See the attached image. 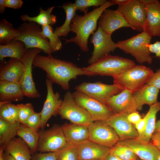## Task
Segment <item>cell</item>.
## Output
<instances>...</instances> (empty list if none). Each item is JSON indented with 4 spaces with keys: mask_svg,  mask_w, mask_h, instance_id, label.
I'll list each match as a JSON object with an SVG mask.
<instances>
[{
    "mask_svg": "<svg viewBox=\"0 0 160 160\" xmlns=\"http://www.w3.org/2000/svg\"><path fill=\"white\" fill-rule=\"evenodd\" d=\"M33 65V68H39L44 71L47 78L53 83L60 85L64 90L69 89L70 81L76 79L78 76H92L82 67H79L69 61L55 58L51 54L47 56L37 55Z\"/></svg>",
    "mask_w": 160,
    "mask_h": 160,
    "instance_id": "1",
    "label": "cell"
},
{
    "mask_svg": "<svg viewBox=\"0 0 160 160\" xmlns=\"http://www.w3.org/2000/svg\"><path fill=\"white\" fill-rule=\"evenodd\" d=\"M115 5L111 0L108 1L104 5L84 14V15H76L70 25L71 31L76 36L69 39L62 38L65 44L73 42L84 52L89 51L88 40L89 37L96 31L97 23L101 14L106 9Z\"/></svg>",
    "mask_w": 160,
    "mask_h": 160,
    "instance_id": "2",
    "label": "cell"
},
{
    "mask_svg": "<svg viewBox=\"0 0 160 160\" xmlns=\"http://www.w3.org/2000/svg\"><path fill=\"white\" fill-rule=\"evenodd\" d=\"M135 65L132 60L108 54L88 66L82 68L92 76H108L113 78Z\"/></svg>",
    "mask_w": 160,
    "mask_h": 160,
    "instance_id": "3",
    "label": "cell"
},
{
    "mask_svg": "<svg viewBox=\"0 0 160 160\" xmlns=\"http://www.w3.org/2000/svg\"><path fill=\"white\" fill-rule=\"evenodd\" d=\"M153 73L149 67L136 65L113 77V84L133 93L147 83Z\"/></svg>",
    "mask_w": 160,
    "mask_h": 160,
    "instance_id": "4",
    "label": "cell"
},
{
    "mask_svg": "<svg viewBox=\"0 0 160 160\" xmlns=\"http://www.w3.org/2000/svg\"><path fill=\"white\" fill-rule=\"evenodd\" d=\"M151 38L143 31L129 39L118 41L116 46L125 53L131 55L140 63L151 64L153 58L147 45L151 43Z\"/></svg>",
    "mask_w": 160,
    "mask_h": 160,
    "instance_id": "5",
    "label": "cell"
},
{
    "mask_svg": "<svg viewBox=\"0 0 160 160\" xmlns=\"http://www.w3.org/2000/svg\"><path fill=\"white\" fill-rule=\"evenodd\" d=\"M20 36L16 40L23 42L26 49L36 48L41 49L48 55L54 52L51 48L49 39L41 33V28L33 22L23 23L17 28Z\"/></svg>",
    "mask_w": 160,
    "mask_h": 160,
    "instance_id": "6",
    "label": "cell"
},
{
    "mask_svg": "<svg viewBox=\"0 0 160 160\" xmlns=\"http://www.w3.org/2000/svg\"><path fill=\"white\" fill-rule=\"evenodd\" d=\"M61 118L73 124L88 126L94 121L88 112L75 101L72 93L66 92L57 112Z\"/></svg>",
    "mask_w": 160,
    "mask_h": 160,
    "instance_id": "7",
    "label": "cell"
},
{
    "mask_svg": "<svg viewBox=\"0 0 160 160\" xmlns=\"http://www.w3.org/2000/svg\"><path fill=\"white\" fill-rule=\"evenodd\" d=\"M117 10L130 28L140 32L143 31L147 12L146 6L140 0H129L126 4L118 6Z\"/></svg>",
    "mask_w": 160,
    "mask_h": 160,
    "instance_id": "8",
    "label": "cell"
},
{
    "mask_svg": "<svg viewBox=\"0 0 160 160\" xmlns=\"http://www.w3.org/2000/svg\"><path fill=\"white\" fill-rule=\"evenodd\" d=\"M39 134L37 151L40 152H58L68 144L61 126L55 125Z\"/></svg>",
    "mask_w": 160,
    "mask_h": 160,
    "instance_id": "9",
    "label": "cell"
},
{
    "mask_svg": "<svg viewBox=\"0 0 160 160\" xmlns=\"http://www.w3.org/2000/svg\"><path fill=\"white\" fill-rule=\"evenodd\" d=\"M72 95L75 102L88 112L94 121H105L114 114L104 103L83 93L76 91Z\"/></svg>",
    "mask_w": 160,
    "mask_h": 160,
    "instance_id": "10",
    "label": "cell"
},
{
    "mask_svg": "<svg viewBox=\"0 0 160 160\" xmlns=\"http://www.w3.org/2000/svg\"><path fill=\"white\" fill-rule=\"evenodd\" d=\"M89 140L111 148L119 140L114 130L104 120L94 121L88 126Z\"/></svg>",
    "mask_w": 160,
    "mask_h": 160,
    "instance_id": "11",
    "label": "cell"
},
{
    "mask_svg": "<svg viewBox=\"0 0 160 160\" xmlns=\"http://www.w3.org/2000/svg\"><path fill=\"white\" fill-rule=\"evenodd\" d=\"M42 51L41 49L36 48L28 49L21 61L24 65V71L20 83L25 96L29 98H37L41 97L36 88L32 71L33 59Z\"/></svg>",
    "mask_w": 160,
    "mask_h": 160,
    "instance_id": "12",
    "label": "cell"
},
{
    "mask_svg": "<svg viewBox=\"0 0 160 160\" xmlns=\"http://www.w3.org/2000/svg\"><path fill=\"white\" fill-rule=\"evenodd\" d=\"M75 89L76 91L103 103L123 90L113 84H108L100 81H84L76 86Z\"/></svg>",
    "mask_w": 160,
    "mask_h": 160,
    "instance_id": "13",
    "label": "cell"
},
{
    "mask_svg": "<svg viewBox=\"0 0 160 160\" xmlns=\"http://www.w3.org/2000/svg\"><path fill=\"white\" fill-rule=\"evenodd\" d=\"M111 36L105 33L98 25L90 39L94 48L92 56L88 60L89 64H91L105 55L109 54L117 48L116 44L112 40Z\"/></svg>",
    "mask_w": 160,
    "mask_h": 160,
    "instance_id": "14",
    "label": "cell"
},
{
    "mask_svg": "<svg viewBox=\"0 0 160 160\" xmlns=\"http://www.w3.org/2000/svg\"><path fill=\"white\" fill-rule=\"evenodd\" d=\"M47 90V95L42 110L40 127L43 129L48 120L52 116H56L63 100L58 92L54 93L52 88L53 83L47 78L46 80Z\"/></svg>",
    "mask_w": 160,
    "mask_h": 160,
    "instance_id": "15",
    "label": "cell"
},
{
    "mask_svg": "<svg viewBox=\"0 0 160 160\" xmlns=\"http://www.w3.org/2000/svg\"><path fill=\"white\" fill-rule=\"evenodd\" d=\"M114 114L129 113L137 111L133 93L123 90L104 102Z\"/></svg>",
    "mask_w": 160,
    "mask_h": 160,
    "instance_id": "16",
    "label": "cell"
},
{
    "mask_svg": "<svg viewBox=\"0 0 160 160\" xmlns=\"http://www.w3.org/2000/svg\"><path fill=\"white\" fill-rule=\"evenodd\" d=\"M128 114H114L105 121L115 131L119 141L137 138L138 137L134 125L127 119Z\"/></svg>",
    "mask_w": 160,
    "mask_h": 160,
    "instance_id": "17",
    "label": "cell"
},
{
    "mask_svg": "<svg viewBox=\"0 0 160 160\" xmlns=\"http://www.w3.org/2000/svg\"><path fill=\"white\" fill-rule=\"evenodd\" d=\"M117 143L129 147L142 160H156L160 154L152 143L143 142L137 138L119 141Z\"/></svg>",
    "mask_w": 160,
    "mask_h": 160,
    "instance_id": "18",
    "label": "cell"
},
{
    "mask_svg": "<svg viewBox=\"0 0 160 160\" xmlns=\"http://www.w3.org/2000/svg\"><path fill=\"white\" fill-rule=\"evenodd\" d=\"M99 25L106 33L111 35L122 28H130L121 14L116 9H105L99 19Z\"/></svg>",
    "mask_w": 160,
    "mask_h": 160,
    "instance_id": "19",
    "label": "cell"
},
{
    "mask_svg": "<svg viewBox=\"0 0 160 160\" xmlns=\"http://www.w3.org/2000/svg\"><path fill=\"white\" fill-rule=\"evenodd\" d=\"M61 127L68 143L78 146L89 140V132L87 126L65 123Z\"/></svg>",
    "mask_w": 160,
    "mask_h": 160,
    "instance_id": "20",
    "label": "cell"
},
{
    "mask_svg": "<svg viewBox=\"0 0 160 160\" xmlns=\"http://www.w3.org/2000/svg\"><path fill=\"white\" fill-rule=\"evenodd\" d=\"M79 160L104 159L110 153V148L87 140L78 146Z\"/></svg>",
    "mask_w": 160,
    "mask_h": 160,
    "instance_id": "21",
    "label": "cell"
},
{
    "mask_svg": "<svg viewBox=\"0 0 160 160\" xmlns=\"http://www.w3.org/2000/svg\"><path fill=\"white\" fill-rule=\"evenodd\" d=\"M147 19L143 31L150 36L160 37V1L146 6Z\"/></svg>",
    "mask_w": 160,
    "mask_h": 160,
    "instance_id": "22",
    "label": "cell"
},
{
    "mask_svg": "<svg viewBox=\"0 0 160 160\" xmlns=\"http://www.w3.org/2000/svg\"><path fill=\"white\" fill-rule=\"evenodd\" d=\"M24 71V65L21 60L11 58L1 69L0 81L20 83Z\"/></svg>",
    "mask_w": 160,
    "mask_h": 160,
    "instance_id": "23",
    "label": "cell"
},
{
    "mask_svg": "<svg viewBox=\"0 0 160 160\" xmlns=\"http://www.w3.org/2000/svg\"><path fill=\"white\" fill-rule=\"evenodd\" d=\"M159 90L147 84L133 93V97L137 106V111L142 109L145 104L150 106L156 103Z\"/></svg>",
    "mask_w": 160,
    "mask_h": 160,
    "instance_id": "24",
    "label": "cell"
},
{
    "mask_svg": "<svg viewBox=\"0 0 160 160\" xmlns=\"http://www.w3.org/2000/svg\"><path fill=\"white\" fill-rule=\"evenodd\" d=\"M4 151L16 160H31L32 154L27 144L22 138L15 137L5 146Z\"/></svg>",
    "mask_w": 160,
    "mask_h": 160,
    "instance_id": "25",
    "label": "cell"
},
{
    "mask_svg": "<svg viewBox=\"0 0 160 160\" xmlns=\"http://www.w3.org/2000/svg\"><path fill=\"white\" fill-rule=\"evenodd\" d=\"M24 96L20 83L0 81V102L21 101Z\"/></svg>",
    "mask_w": 160,
    "mask_h": 160,
    "instance_id": "26",
    "label": "cell"
},
{
    "mask_svg": "<svg viewBox=\"0 0 160 160\" xmlns=\"http://www.w3.org/2000/svg\"><path fill=\"white\" fill-rule=\"evenodd\" d=\"M27 50L24 43L20 40H14L7 44H0V61L7 57L22 61Z\"/></svg>",
    "mask_w": 160,
    "mask_h": 160,
    "instance_id": "27",
    "label": "cell"
},
{
    "mask_svg": "<svg viewBox=\"0 0 160 160\" xmlns=\"http://www.w3.org/2000/svg\"><path fill=\"white\" fill-rule=\"evenodd\" d=\"M160 111V101L150 106L147 113L148 118L145 129L137 139L140 141L145 143L150 142L155 129L156 114Z\"/></svg>",
    "mask_w": 160,
    "mask_h": 160,
    "instance_id": "28",
    "label": "cell"
},
{
    "mask_svg": "<svg viewBox=\"0 0 160 160\" xmlns=\"http://www.w3.org/2000/svg\"><path fill=\"white\" fill-rule=\"evenodd\" d=\"M17 135L26 143L32 155L37 152L39 138V132L20 123L17 131Z\"/></svg>",
    "mask_w": 160,
    "mask_h": 160,
    "instance_id": "29",
    "label": "cell"
},
{
    "mask_svg": "<svg viewBox=\"0 0 160 160\" xmlns=\"http://www.w3.org/2000/svg\"><path fill=\"white\" fill-rule=\"evenodd\" d=\"M20 124L19 121L11 122L0 118V148L6 145L17 135Z\"/></svg>",
    "mask_w": 160,
    "mask_h": 160,
    "instance_id": "30",
    "label": "cell"
},
{
    "mask_svg": "<svg viewBox=\"0 0 160 160\" xmlns=\"http://www.w3.org/2000/svg\"><path fill=\"white\" fill-rule=\"evenodd\" d=\"M54 8L52 6L46 10L40 8L39 13L37 16L31 17L27 15H23L20 17L23 21L36 23L41 26L52 25L57 22L56 16L51 14Z\"/></svg>",
    "mask_w": 160,
    "mask_h": 160,
    "instance_id": "31",
    "label": "cell"
},
{
    "mask_svg": "<svg viewBox=\"0 0 160 160\" xmlns=\"http://www.w3.org/2000/svg\"><path fill=\"white\" fill-rule=\"evenodd\" d=\"M60 7L65 13V19L64 23L56 27L54 32L59 37H66L71 31L70 25L73 18L76 15V10L74 3L71 2L64 3Z\"/></svg>",
    "mask_w": 160,
    "mask_h": 160,
    "instance_id": "32",
    "label": "cell"
},
{
    "mask_svg": "<svg viewBox=\"0 0 160 160\" xmlns=\"http://www.w3.org/2000/svg\"><path fill=\"white\" fill-rule=\"evenodd\" d=\"M20 35L17 29H15L11 23L4 18L0 21V44H7L12 41L16 40Z\"/></svg>",
    "mask_w": 160,
    "mask_h": 160,
    "instance_id": "33",
    "label": "cell"
},
{
    "mask_svg": "<svg viewBox=\"0 0 160 160\" xmlns=\"http://www.w3.org/2000/svg\"><path fill=\"white\" fill-rule=\"evenodd\" d=\"M41 28L40 33L49 39L50 46L53 51L55 52L60 50L62 47V43L60 37L54 32L52 26H41Z\"/></svg>",
    "mask_w": 160,
    "mask_h": 160,
    "instance_id": "34",
    "label": "cell"
},
{
    "mask_svg": "<svg viewBox=\"0 0 160 160\" xmlns=\"http://www.w3.org/2000/svg\"><path fill=\"white\" fill-rule=\"evenodd\" d=\"M110 153L124 160H138L137 156L130 148L118 143L110 148Z\"/></svg>",
    "mask_w": 160,
    "mask_h": 160,
    "instance_id": "35",
    "label": "cell"
},
{
    "mask_svg": "<svg viewBox=\"0 0 160 160\" xmlns=\"http://www.w3.org/2000/svg\"><path fill=\"white\" fill-rule=\"evenodd\" d=\"M58 152L56 160H79V150L77 146L68 144Z\"/></svg>",
    "mask_w": 160,
    "mask_h": 160,
    "instance_id": "36",
    "label": "cell"
},
{
    "mask_svg": "<svg viewBox=\"0 0 160 160\" xmlns=\"http://www.w3.org/2000/svg\"><path fill=\"white\" fill-rule=\"evenodd\" d=\"M107 1L106 0H76L74 4L76 10L86 14L87 12L89 7H98L105 4Z\"/></svg>",
    "mask_w": 160,
    "mask_h": 160,
    "instance_id": "37",
    "label": "cell"
},
{
    "mask_svg": "<svg viewBox=\"0 0 160 160\" xmlns=\"http://www.w3.org/2000/svg\"><path fill=\"white\" fill-rule=\"evenodd\" d=\"M19 108V121L24 124L27 119L35 112L31 103L17 104Z\"/></svg>",
    "mask_w": 160,
    "mask_h": 160,
    "instance_id": "38",
    "label": "cell"
},
{
    "mask_svg": "<svg viewBox=\"0 0 160 160\" xmlns=\"http://www.w3.org/2000/svg\"><path fill=\"white\" fill-rule=\"evenodd\" d=\"M41 114L40 112H34L23 124L36 131L38 132L40 127Z\"/></svg>",
    "mask_w": 160,
    "mask_h": 160,
    "instance_id": "39",
    "label": "cell"
},
{
    "mask_svg": "<svg viewBox=\"0 0 160 160\" xmlns=\"http://www.w3.org/2000/svg\"><path fill=\"white\" fill-rule=\"evenodd\" d=\"M58 152L37 153L32 155L31 160H56Z\"/></svg>",
    "mask_w": 160,
    "mask_h": 160,
    "instance_id": "40",
    "label": "cell"
},
{
    "mask_svg": "<svg viewBox=\"0 0 160 160\" xmlns=\"http://www.w3.org/2000/svg\"><path fill=\"white\" fill-rule=\"evenodd\" d=\"M7 103L0 102V118L9 122H15L9 112Z\"/></svg>",
    "mask_w": 160,
    "mask_h": 160,
    "instance_id": "41",
    "label": "cell"
},
{
    "mask_svg": "<svg viewBox=\"0 0 160 160\" xmlns=\"http://www.w3.org/2000/svg\"><path fill=\"white\" fill-rule=\"evenodd\" d=\"M6 104L9 112L15 121H19V108L17 105H15L11 103H7Z\"/></svg>",
    "mask_w": 160,
    "mask_h": 160,
    "instance_id": "42",
    "label": "cell"
},
{
    "mask_svg": "<svg viewBox=\"0 0 160 160\" xmlns=\"http://www.w3.org/2000/svg\"><path fill=\"white\" fill-rule=\"evenodd\" d=\"M146 84L153 85L160 89V68L154 72L149 81Z\"/></svg>",
    "mask_w": 160,
    "mask_h": 160,
    "instance_id": "43",
    "label": "cell"
},
{
    "mask_svg": "<svg viewBox=\"0 0 160 160\" xmlns=\"http://www.w3.org/2000/svg\"><path fill=\"white\" fill-rule=\"evenodd\" d=\"M147 118L148 113H147L143 118H142L137 123L134 125L138 133V136L142 134L145 129Z\"/></svg>",
    "mask_w": 160,
    "mask_h": 160,
    "instance_id": "44",
    "label": "cell"
},
{
    "mask_svg": "<svg viewBox=\"0 0 160 160\" xmlns=\"http://www.w3.org/2000/svg\"><path fill=\"white\" fill-rule=\"evenodd\" d=\"M147 46L151 53L154 54L156 57L160 58V41L150 43Z\"/></svg>",
    "mask_w": 160,
    "mask_h": 160,
    "instance_id": "45",
    "label": "cell"
},
{
    "mask_svg": "<svg viewBox=\"0 0 160 160\" xmlns=\"http://www.w3.org/2000/svg\"><path fill=\"white\" fill-rule=\"evenodd\" d=\"M23 2L21 0H5L6 7L14 9H19L21 8Z\"/></svg>",
    "mask_w": 160,
    "mask_h": 160,
    "instance_id": "46",
    "label": "cell"
},
{
    "mask_svg": "<svg viewBox=\"0 0 160 160\" xmlns=\"http://www.w3.org/2000/svg\"><path fill=\"white\" fill-rule=\"evenodd\" d=\"M141 118V115L137 111L129 113L127 115V119L128 121L134 125L137 123Z\"/></svg>",
    "mask_w": 160,
    "mask_h": 160,
    "instance_id": "47",
    "label": "cell"
},
{
    "mask_svg": "<svg viewBox=\"0 0 160 160\" xmlns=\"http://www.w3.org/2000/svg\"><path fill=\"white\" fill-rule=\"evenodd\" d=\"M151 140L152 143L160 152V132L153 133L151 136Z\"/></svg>",
    "mask_w": 160,
    "mask_h": 160,
    "instance_id": "48",
    "label": "cell"
},
{
    "mask_svg": "<svg viewBox=\"0 0 160 160\" xmlns=\"http://www.w3.org/2000/svg\"><path fill=\"white\" fill-rule=\"evenodd\" d=\"M104 159V160H124L110 153L105 157Z\"/></svg>",
    "mask_w": 160,
    "mask_h": 160,
    "instance_id": "49",
    "label": "cell"
},
{
    "mask_svg": "<svg viewBox=\"0 0 160 160\" xmlns=\"http://www.w3.org/2000/svg\"><path fill=\"white\" fill-rule=\"evenodd\" d=\"M111 1L115 4H117L119 6L126 4L129 0H112Z\"/></svg>",
    "mask_w": 160,
    "mask_h": 160,
    "instance_id": "50",
    "label": "cell"
},
{
    "mask_svg": "<svg viewBox=\"0 0 160 160\" xmlns=\"http://www.w3.org/2000/svg\"><path fill=\"white\" fill-rule=\"evenodd\" d=\"M2 156L3 160H16L12 156L4 151L2 153Z\"/></svg>",
    "mask_w": 160,
    "mask_h": 160,
    "instance_id": "51",
    "label": "cell"
},
{
    "mask_svg": "<svg viewBox=\"0 0 160 160\" xmlns=\"http://www.w3.org/2000/svg\"><path fill=\"white\" fill-rule=\"evenodd\" d=\"M5 0H0V13L3 14L5 10Z\"/></svg>",
    "mask_w": 160,
    "mask_h": 160,
    "instance_id": "52",
    "label": "cell"
},
{
    "mask_svg": "<svg viewBox=\"0 0 160 160\" xmlns=\"http://www.w3.org/2000/svg\"><path fill=\"white\" fill-rule=\"evenodd\" d=\"M143 4L145 6L150 5L153 3L155 0H140Z\"/></svg>",
    "mask_w": 160,
    "mask_h": 160,
    "instance_id": "53",
    "label": "cell"
},
{
    "mask_svg": "<svg viewBox=\"0 0 160 160\" xmlns=\"http://www.w3.org/2000/svg\"><path fill=\"white\" fill-rule=\"evenodd\" d=\"M160 132V119L156 122L155 129L153 133Z\"/></svg>",
    "mask_w": 160,
    "mask_h": 160,
    "instance_id": "54",
    "label": "cell"
},
{
    "mask_svg": "<svg viewBox=\"0 0 160 160\" xmlns=\"http://www.w3.org/2000/svg\"><path fill=\"white\" fill-rule=\"evenodd\" d=\"M4 151V148H0V160H3L2 156V154Z\"/></svg>",
    "mask_w": 160,
    "mask_h": 160,
    "instance_id": "55",
    "label": "cell"
},
{
    "mask_svg": "<svg viewBox=\"0 0 160 160\" xmlns=\"http://www.w3.org/2000/svg\"><path fill=\"white\" fill-rule=\"evenodd\" d=\"M156 160H160V154L158 157V158Z\"/></svg>",
    "mask_w": 160,
    "mask_h": 160,
    "instance_id": "56",
    "label": "cell"
},
{
    "mask_svg": "<svg viewBox=\"0 0 160 160\" xmlns=\"http://www.w3.org/2000/svg\"><path fill=\"white\" fill-rule=\"evenodd\" d=\"M104 160V159H94V160Z\"/></svg>",
    "mask_w": 160,
    "mask_h": 160,
    "instance_id": "57",
    "label": "cell"
},
{
    "mask_svg": "<svg viewBox=\"0 0 160 160\" xmlns=\"http://www.w3.org/2000/svg\"></svg>",
    "mask_w": 160,
    "mask_h": 160,
    "instance_id": "58",
    "label": "cell"
}]
</instances>
